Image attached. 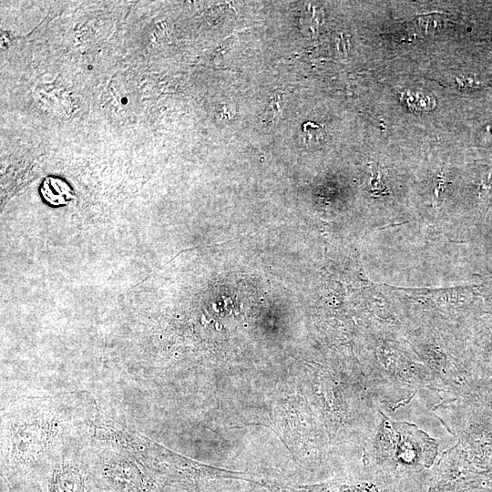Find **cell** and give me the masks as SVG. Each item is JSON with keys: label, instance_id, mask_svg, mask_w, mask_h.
I'll return each mask as SVG.
<instances>
[{"label": "cell", "instance_id": "6da1fadb", "mask_svg": "<svg viewBox=\"0 0 492 492\" xmlns=\"http://www.w3.org/2000/svg\"><path fill=\"white\" fill-rule=\"evenodd\" d=\"M378 455L402 469L429 467L437 445L415 426L384 419L376 436Z\"/></svg>", "mask_w": 492, "mask_h": 492}, {"label": "cell", "instance_id": "7a4b0ae2", "mask_svg": "<svg viewBox=\"0 0 492 492\" xmlns=\"http://www.w3.org/2000/svg\"><path fill=\"white\" fill-rule=\"evenodd\" d=\"M98 474L107 492H159V485L142 464L127 457L104 461Z\"/></svg>", "mask_w": 492, "mask_h": 492}, {"label": "cell", "instance_id": "3957f363", "mask_svg": "<svg viewBox=\"0 0 492 492\" xmlns=\"http://www.w3.org/2000/svg\"><path fill=\"white\" fill-rule=\"evenodd\" d=\"M55 422L46 417H30L18 423L11 436L12 461L26 464L40 456L56 435Z\"/></svg>", "mask_w": 492, "mask_h": 492}, {"label": "cell", "instance_id": "277c9868", "mask_svg": "<svg viewBox=\"0 0 492 492\" xmlns=\"http://www.w3.org/2000/svg\"><path fill=\"white\" fill-rule=\"evenodd\" d=\"M46 492H91L86 472L77 464L66 461L57 466Z\"/></svg>", "mask_w": 492, "mask_h": 492}, {"label": "cell", "instance_id": "5b68a950", "mask_svg": "<svg viewBox=\"0 0 492 492\" xmlns=\"http://www.w3.org/2000/svg\"><path fill=\"white\" fill-rule=\"evenodd\" d=\"M44 199L52 205H65L75 198L70 186L58 178H46L42 184Z\"/></svg>", "mask_w": 492, "mask_h": 492}, {"label": "cell", "instance_id": "8992f818", "mask_svg": "<svg viewBox=\"0 0 492 492\" xmlns=\"http://www.w3.org/2000/svg\"><path fill=\"white\" fill-rule=\"evenodd\" d=\"M284 105L283 92L281 90H274L272 95L269 98V102L263 113V120L267 123L273 122V120L279 117L282 111Z\"/></svg>", "mask_w": 492, "mask_h": 492}, {"label": "cell", "instance_id": "52a82bcc", "mask_svg": "<svg viewBox=\"0 0 492 492\" xmlns=\"http://www.w3.org/2000/svg\"><path fill=\"white\" fill-rule=\"evenodd\" d=\"M303 131L305 133V137L309 139V141L314 138H319V135H321L320 128L317 125L310 122L308 123V125H303Z\"/></svg>", "mask_w": 492, "mask_h": 492}]
</instances>
